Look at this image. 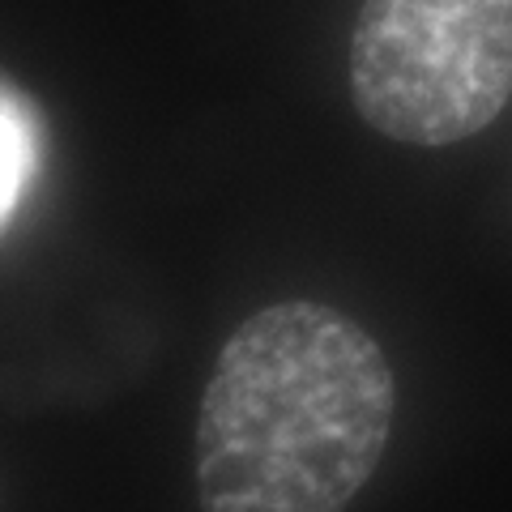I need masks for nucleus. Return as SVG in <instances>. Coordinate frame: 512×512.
I'll return each instance as SVG.
<instances>
[{
	"label": "nucleus",
	"mask_w": 512,
	"mask_h": 512,
	"mask_svg": "<svg viewBox=\"0 0 512 512\" xmlns=\"http://www.w3.org/2000/svg\"><path fill=\"white\" fill-rule=\"evenodd\" d=\"M393 410V367L359 320L312 299L261 308L201 397V512H342L376 474Z\"/></svg>",
	"instance_id": "obj_1"
},
{
	"label": "nucleus",
	"mask_w": 512,
	"mask_h": 512,
	"mask_svg": "<svg viewBox=\"0 0 512 512\" xmlns=\"http://www.w3.org/2000/svg\"><path fill=\"white\" fill-rule=\"evenodd\" d=\"M350 94L402 146H457L512 99V0H363Z\"/></svg>",
	"instance_id": "obj_2"
},
{
	"label": "nucleus",
	"mask_w": 512,
	"mask_h": 512,
	"mask_svg": "<svg viewBox=\"0 0 512 512\" xmlns=\"http://www.w3.org/2000/svg\"><path fill=\"white\" fill-rule=\"evenodd\" d=\"M39 116L18 90L0 86V231L9 227L39 167Z\"/></svg>",
	"instance_id": "obj_3"
}]
</instances>
